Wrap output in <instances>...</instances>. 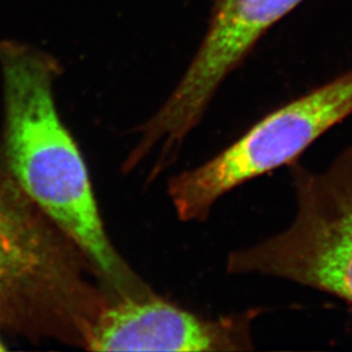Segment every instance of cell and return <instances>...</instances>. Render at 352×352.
Instances as JSON below:
<instances>
[{"mask_svg":"<svg viewBox=\"0 0 352 352\" xmlns=\"http://www.w3.org/2000/svg\"><path fill=\"white\" fill-rule=\"evenodd\" d=\"M59 62L46 51L0 42L3 138L0 161L26 196L82 253L113 296H146L151 286L115 248L88 167L55 100Z\"/></svg>","mask_w":352,"mask_h":352,"instance_id":"6da1fadb","label":"cell"},{"mask_svg":"<svg viewBox=\"0 0 352 352\" xmlns=\"http://www.w3.org/2000/svg\"><path fill=\"white\" fill-rule=\"evenodd\" d=\"M110 294L0 161V331L84 347Z\"/></svg>","mask_w":352,"mask_h":352,"instance_id":"7a4b0ae2","label":"cell"},{"mask_svg":"<svg viewBox=\"0 0 352 352\" xmlns=\"http://www.w3.org/2000/svg\"><path fill=\"white\" fill-rule=\"evenodd\" d=\"M296 213L287 228L232 251L231 276L280 278L352 304V145L324 171L289 164Z\"/></svg>","mask_w":352,"mask_h":352,"instance_id":"3957f363","label":"cell"},{"mask_svg":"<svg viewBox=\"0 0 352 352\" xmlns=\"http://www.w3.org/2000/svg\"><path fill=\"white\" fill-rule=\"evenodd\" d=\"M352 115V69L266 115L208 162L170 177L167 193L182 222H202L226 193L296 161Z\"/></svg>","mask_w":352,"mask_h":352,"instance_id":"277c9868","label":"cell"},{"mask_svg":"<svg viewBox=\"0 0 352 352\" xmlns=\"http://www.w3.org/2000/svg\"><path fill=\"white\" fill-rule=\"evenodd\" d=\"M304 0H214L209 25L176 88L140 126V140L124 164L129 171L153 151L151 180L170 168L192 131L201 123L218 89L251 54L265 33Z\"/></svg>","mask_w":352,"mask_h":352,"instance_id":"5b68a950","label":"cell"},{"mask_svg":"<svg viewBox=\"0 0 352 352\" xmlns=\"http://www.w3.org/2000/svg\"><path fill=\"white\" fill-rule=\"evenodd\" d=\"M256 312L206 318L158 294L113 296L89 331L90 351H244Z\"/></svg>","mask_w":352,"mask_h":352,"instance_id":"8992f818","label":"cell"},{"mask_svg":"<svg viewBox=\"0 0 352 352\" xmlns=\"http://www.w3.org/2000/svg\"><path fill=\"white\" fill-rule=\"evenodd\" d=\"M4 350H6V347L3 346V342L0 340V351H4Z\"/></svg>","mask_w":352,"mask_h":352,"instance_id":"52a82bcc","label":"cell"}]
</instances>
